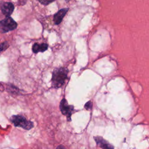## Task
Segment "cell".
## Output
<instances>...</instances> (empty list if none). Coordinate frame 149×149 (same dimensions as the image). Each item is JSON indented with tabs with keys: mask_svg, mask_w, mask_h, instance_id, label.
Segmentation results:
<instances>
[{
	"mask_svg": "<svg viewBox=\"0 0 149 149\" xmlns=\"http://www.w3.org/2000/svg\"><path fill=\"white\" fill-rule=\"evenodd\" d=\"M68 70L65 68L55 69L52 73V84L55 88L62 87L68 79Z\"/></svg>",
	"mask_w": 149,
	"mask_h": 149,
	"instance_id": "cell-1",
	"label": "cell"
},
{
	"mask_svg": "<svg viewBox=\"0 0 149 149\" xmlns=\"http://www.w3.org/2000/svg\"><path fill=\"white\" fill-rule=\"evenodd\" d=\"M10 120L15 126L20 127L26 130H30L34 126L32 122L27 120L22 115H13L10 118Z\"/></svg>",
	"mask_w": 149,
	"mask_h": 149,
	"instance_id": "cell-2",
	"label": "cell"
},
{
	"mask_svg": "<svg viewBox=\"0 0 149 149\" xmlns=\"http://www.w3.org/2000/svg\"><path fill=\"white\" fill-rule=\"evenodd\" d=\"M17 23L10 16H8L0 21V31L2 33H7L16 29Z\"/></svg>",
	"mask_w": 149,
	"mask_h": 149,
	"instance_id": "cell-3",
	"label": "cell"
},
{
	"mask_svg": "<svg viewBox=\"0 0 149 149\" xmlns=\"http://www.w3.org/2000/svg\"><path fill=\"white\" fill-rule=\"evenodd\" d=\"M60 110L62 113L65 115L67 118V120L68 121H70L71 120V115L72 113V111L74 109L73 105H69L66 100L65 98H63L60 103L59 105Z\"/></svg>",
	"mask_w": 149,
	"mask_h": 149,
	"instance_id": "cell-4",
	"label": "cell"
},
{
	"mask_svg": "<svg viewBox=\"0 0 149 149\" xmlns=\"http://www.w3.org/2000/svg\"><path fill=\"white\" fill-rule=\"evenodd\" d=\"M0 8L2 13L6 17L9 16L13 12L14 5L12 3L9 2H2L0 4Z\"/></svg>",
	"mask_w": 149,
	"mask_h": 149,
	"instance_id": "cell-5",
	"label": "cell"
},
{
	"mask_svg": "<svg viewBox=\"0 0 149 149\" xmlns=\"http://www.w3.org/2000/svg\"><path fill=\"white\" fill-rule=\"evenodd\" d=\"M68 8H63L57 12L54 16V22L55 24H59L62 21L66 13L68 11Z\"/></svg>",
	"mask_w": 149,
	"mask_h": 149,
	"instance_id": "cell-6",
	"label": "cell"
},
{
	"mask_svg": "<svg viewBox=\"0 0 149 149\" xmlns=\"http://www.w3.org/2000/svg\"><path fill=\"white\" fill-rule=\"evenodd\" d=\"M95 141L97 144L102 149H113L112 146H111L108 141L104 140L103 138L100 136L94 137Z\"/></svg>",
	"mask_w": 149,
	"mask_h": 149,
	"instance_id": "cell-7",
	"label": "cell"
},
{
	"mask_svg": "<svg viewBox=\"0 0 149 149\" xmlns=\"http://www.w3.org/2000/svg\"><path fill=\"white\" fill-rule=\"evenodd\" d=\"M48 45L47 44L42 43V44H38V43H34L32 47L33 52L35 54H37L39 52H44L48 49Z\"/></svg>",
	"mask_w": 149,
	"mask_h": 149,
	"instance_id": "cell-8",
	"label": "cell"
},
{
	"mask_svg": "<svg viewBox=\"0 0 149 149\" xmlns=\"http://www.w3.org/2000/svg\"><path fill=\"white\" fill-rule=\"evenodd\" d=\"M9 47V44L7 41H5L0 44V52L5 51Z\"/></svg>",
	"mask_w": 149,
	"mask_h": 149,
	"instance_id": "cell-9",
	"label": "cell"
},
{
	"mask_svg": "<svg viewBox=\"0 0 149 149\" xmlns=\"http://www.w3.org/2000/svg\"><path fill=\"white\" fill-rule=\"evenodd\" d=\"M55 0H38V1L44 5H47L52 2H53Z\"/></svg>",
	"mask_w": 149,
	"mask_h": 149,
	"instance_id": "cell-10",
	"label": "cell"
},
{
	"mask_svg": "<svg viewBox=\"0 0 149 149\" xmlns=\"http://www.w3.org/2000/svg\"><path fill=\"white\" fill-rule=\"evenodd\" d=\"M84 108L87 109L89 110L90 109H91L92 108V102L91 101H88L84 105Z\"/></svg>",
	"mask_w": 149,
	"mask_h": 149,
	"instance_id": "cell-11",
	"label": "cell"
},
{
	"mask_svg": "<svg viewBox=\"0 0 149 149\" xmlns=\"http://www.w3.org/2000/svg\"><path fill=\"white\" fill-rule=\"evenodd\" d=\"M56 149H66V148H65L63 146H62V145H60V146H58V147H57V148H56Z\"/></svg>",
	"mask_w": 149,
	"mask_h": 149,
	"instance_id": "cell-12",
	"label": "cell"
},
{
	"mask_svg": "<svg viewBox=\"0 0 149 149\" xmlns=\"http://www.w3.org/2000/svg\"><path fill=\"white\" fill-rule=\"evenodd\" d=\"M69 1H70V0H66V2H69Z\"/></svg>",
	"mask_w": 149,
	"mask_h": 149,
	"instance_id": "cell-13",
	"label": "cell"
}]
</instances>
